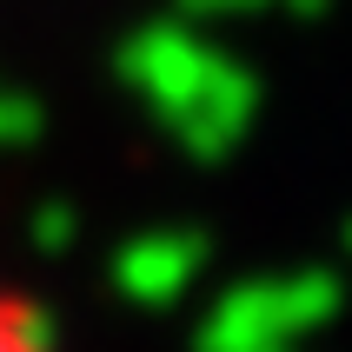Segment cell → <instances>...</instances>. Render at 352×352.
I'll use <instances>...</instances> for the list:
<instances>
[{
	"label": "cell",
	"mask_w": 352,
	"mask_h": 352,
	"mask_svg": "<svg viewBox=\"0 0 352 352\" xmlns=\"http://www.w3.org/2000/svg\"><path fill=\"white\" fill-rule=\"evenodd\" d=\"M0 333H7V326H0Z\"/></svg>",
	"instance_id": "cell-1"
}]
</instances>
